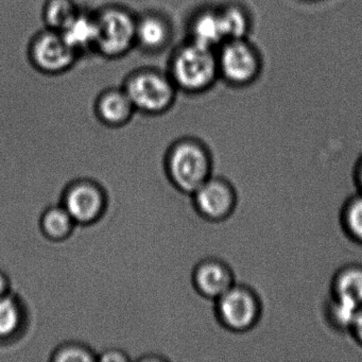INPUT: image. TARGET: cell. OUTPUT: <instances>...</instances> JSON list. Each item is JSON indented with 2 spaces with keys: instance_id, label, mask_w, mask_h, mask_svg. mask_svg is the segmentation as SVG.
Masks as SVG:
<instances>
[{
  "instance_id": "cell-21",
  "label": "cell",
  "mask_w": 362,
  "mask_h": 362,
  "mask_svg": "<svg viewBox=\"0 0 362 362\" xmlns=\"http://www.w3.org/2000/svg\"><path fill=\"white\" fill-rule=\"evenodd\" d=\"M219 13L226 41L243 39L247 30L245 13L237 7L224 8L220 10Z\"/></svg>"
},
{
  "instance_id": "cell-13",
  "label": "cell",
  "mask_w": 362,
  "mask_h": 362,
  "mask_svg": "<svg viewBox=\"0 0 362 362\" xmlns=\"http://www.w3.org/2000/svg\"><path fill=\"white\" fill-rule=\"evenodd\" d=\"M27 324L26 307L16 293L0 298V353L5 354L8 359L26 332Z\"/></svg>"
},
{
  "instance_id": "cell-14",
  "label": "cell",
  "mask_w": 362,
  "mask_h": 362,
  "mask_svg": "<svg viewBox=\"0 0 362 362\" xmlns=\"http://www.w3.org/2000/svg\"><path fill=\"white\" fill-rule=\"evenodd\" d=\"M61 35L79 59L90 54H96L98 40L96 13L92 10L81 8L75 20Z\"/></svg>"
},
{
  "instance_id": "cell-19",
  "label": "cell",
  "mask_w": 362,
  "mask_h": 362,
  "mask_svg": "<svg viewBox=\"0 0 362 362\" xmlns=\"http://www.w3.org/2000/svg\"><path fill=\"white\" fill-rule=\"evenodd\" d=\"M340 221L346 236L362 245V194L358 192L344 203Z\"/></svg>"
},
{
  "instance_id": "cell-10",
  "label": "cell",
  "mask_w": 362,
  "mask_h": 362,
  "mask_svg": "<svg viewBox=\"0 0 362 362\" xmlns=\"http://www.w3.org/2000/svg\"><path fill=\"white\" fill-rule=\"evenodd\" d=\"M93 112L98 124L111 130L127 128L137 114L122 86L103 90L95 99Z\"/></svg>"
},
{
  "instance_id": "cell-23",
  "label": "cell",
  "mask_w": 362,
  "mask_h": 362,
  "mask_svg": "<svg viewBox=\"0 0 362 362\" xmlns=\"http://www.w3.org/2000/svg\"><path fill=\"white\" fill-rule=\"evenodd\" d=\"M349 332L355 339L356 342L362 347V306L356 313Z\"/></svg>"
},
{
  "instance_id": "cell-22",
  "label": "cell",
  "mask_w": 362,
  "mask_h": 362,
  "mask_svg": "<svg viewBox=\"0 0 362 362\" xmlns=\"http://www.w3.org/2000/svg\"><path fill=\"white\" fill-rule=\"evenodd\" d=\"M97 361L133 362L132 358L130 357V355L127 351L122 349H117V347H109V349H103L97 356Z\"/></svg>"
},
{
  "instance_id": "cell-15",
  "label": "cell",
  "mask_w": 362,
  "mask_h": 362,
  "mask_svg": "<svg viewBox=\"0 0 362 362\" xmlns=\"http://www.w3.org/2000/svg\"><path fill=\"white\" fill-rule=\"evenodd\" d=\"M330 298L354 309L362 306L361 264H347L337 271L332 281Z\"/></svg>"
},
{
  "instance_id": "cell-24",
  "label": "cell",
  "mask_w": 362,
  "mask_h": 362,
  "mask_svg": "<svg viewBox=\"0 0 362 362\" xmlns=\"http://www.w3.org/2000/svg\"><path fill=\"white\" fill-rule=\"evenodd\" d=\"M11 279H10L9 275L3 269H0V298L7 296V294L11 293Z\"/></svg>"
},
{
  "instance_id": "cell-4",
  "label": "cell",
  "mask_w": 362,
  "mask_h": 362,
  "mask_svg": "<svg viewBox=\"0 0 362 362\" xmlns=\"http://www.w3.org/2000/svg\"><path fill=\"white\" fill-rule=\"evenodd\" d=\"M98 40L96 54L107 60H118L136 48V18L126 6L111 4L95 11Z\"/></svg>"
},
{
  "instance_id": "cell-12",
  "label": "cell",
  "mask_w": 362,
  "mask_h": 362,
  "mask_svg": "<svg viewBox=\"0 0 362 362\" xmlns=\"http://www.w3.org/2000/svg\"><path fill=\"white\" fill-rule=\"evenodd\" d=\"M217 57L219 73L228 81L235 83L250 81L257 71L256 54L241 39L226 41Z\"/></svg>"
},
{
  "instance_id": "cell-8",
  "label": "cell",
  "mask_w": 362,
  "mask_h": 362,
  "mask_svg": "<svg viewBox=\"0 0 362 362\" xmlns=\"http://www.w3.org/2000/svg\"><path fill=\"white\" fill-rule=\"evenodd\" d=\"M61 204L78 226L88 228L103 219L107 209V198L96 182L79 180L66 188Z\"/></svg>"
},
{
  "instance_id": "cell-7",
  "label": "cell",
  "mask_w": 362,
  "mask_h": 362,
  "mask_svg": "<svg viewBox=\"0 0 362 362\" xmlns=\"http://www.w3.org/2000/svg\"><path fill=\"white\" fill-rule=\"evenodd\" d=\"M197 213L214 224H222L232 218L238 205V194L232 182L214 175L192 194Z\"/></svg>"
},
{
  "instance_id": "cell-17",
  "label": "cell",
  "mask_w": 362,
  "mask_h": 362,
  "mask_svg": "<svg viewBox=\"0 0 362 362\" xmlns=\"http://www.w3.org/2000/svg\"><path fill=\"white\" fill-rule=\"evenodd\" d=\"M40 223L43 234L54 243L67 240L78 226L62 204L48 207Z\"/></svg>"
},
{
  "instance_id": "cell-6",
  "label": "cell",
  "mask_w": 362,
  "mask_h": 362,
  "mask_svg": "<svg viewBox=\"0 0 362 362\" xmlns=\"http://www.w3.org/2000/svg\"><path fill=\"white\" fill-rule=\"evenodd\" d=\"M27 54L31 66L47 76L63 75L80 60L61 33L47 28L31 37Z\"/></svg>"
},
{
  "instance_id": "cell-25",
  "label": "cell",
  "mask_w": 362,
  "mask_h": 362,
  "mask_svg": "<svg viewBox=\"0 0 362 362\" xmlns=\"http://www.w3.org/2000/svg\"><path fill=\"white\" fill-rule=\"evenodd\" d=\"M355 181L360 194H362V156L358 160L355 168Z\"/></svg>"
},
{
  "instance_id": "cell-2",
  "label": "cell",
  "mask_w": 362,
  "mask_h": 362,
  "mask_svg": "<svg viewBox=\"0 0 362 362\" xmlns=\"http://www.w3.org/2000/svg\"><path fill=\"white\" fill-rule=\"evenodd\" d=\"M166 169L173 185L192 196L215 175V158L209 146L202 139L183 137L169 149Z\"/></svg>"
},
{
  "instance_id": "cell-1",
  "label": "cell",
  "mask_w": 362,
  "mask_h": 362,
  "mask_svg": "<svg viewBox=\"0 0 362 362\" xmlns=\"http://www.w3.org/2000/svg\"><path fill=\"white\" fill-rule=\"evenodd\" d=\"M166 71L179 92L199 94L215 82L218 57L213 48L187 40L173 49Z\"/></svg>"
},
{
  "instance_id": "cell-5",
  "label": "cell",
  "mask_w": 362,
  "mask_h": 362,
  "mask_svg": "<svg viewBox=\"0 0 362 362\" xmlns=\"http://www.w3.org/2000/svg\"><path fill=\"white\" fill-rule=\"evenodd\" d=\"M214 313L222 329L245 334L259 323L262 303L255 290L236 283L214 302Z\"/></svg>"
},
{
  "instance_id": "cell-11",
  "label": "cell",
  "mask_w": 362,
  "mask_h": 362,
  "mask_svg": "<svg viewBox=\"0 0 362 362\" xmlns=\"http://www.w3.org/2000/svg\"><path fill=\"white\" fill-rule=\"evenodd\" d=\"M192 281L197 291L211 302H215L237 283L232 267L221 257L201 260L194 268Z\"/></svg>"
},
{
  "instance_id": "cell-3",
  "label": "cell",
  "mask_w": 362,
  "mask_h": 362,
  "mask_svg": "<svg viewBox=\"0 0 362 362\" xmlns=\"http://www.w3.org/2000/svg\"><path fill=\"white\" fill-rule=\"evenodd\" d=\"M122 86L137 113L149 117L168 113L179 93L168 73L156 67H141L131 71Z\"/></svg>"
},
{
  "instance_id": "cell-9",
  "label": "cell",
  "mask_w": 362,
  "mask_h": 362,
  "mask_svg": "<svg viewBox=\"0 0 362 362\" xmlns=\"http://www.w3.org/2000/svg\"><path fill=\"white\" fill-rule=\"evenodd\" d=\"M175 37L173 21L164 12L148 10L136 18V48L147 54H158L170 47Z\"/></svg>"
},
{
  "instance_id": "cell-16",
  "label": "cell",
  "mask_w": 362,
  "mask_h": 362,
  "mask_svg": "<svg viewBox=\"0 0 362 362\" xmlns=\"http://www.w3.org/2000/svg\"><path fill=\"white\" fill-rule=\"evenodd\" d=\"M190 41L215 49L218 45L226 41L219 11L204 9L197 12L188 24Z\"/></svg>"
},
{
  "instance_id": "cell-18",
  "label": "cell",
  "mask_w": 362,
  "mask_h": 362,
  "mask_svg": "<svg viewBox=\"0 0 362 362\" xmlns=\"http://www.w3.org/2000/svg\"><path fill=\"white\" fill-rule=\"evenodd\" d=\"M81 7L75 0H46L42 9L45 28L62 33L75 20Z\"/></svg>"
},
{
  "instance_id": "cell-20",
  "label": "cell",
  "mask_w": 362,
  "mask_h": 362,
  "mask_svg": "<svg viewBox=\"0 0 362 362\" xmlns=\"http://www.w3.org/2000/svg\"><path fill=\"white\" fill-rule=\"evenodd\" d=\"M50 362H97V354L84 343L69 341L54 349Z\"/></svg>"
}]
</instances>
